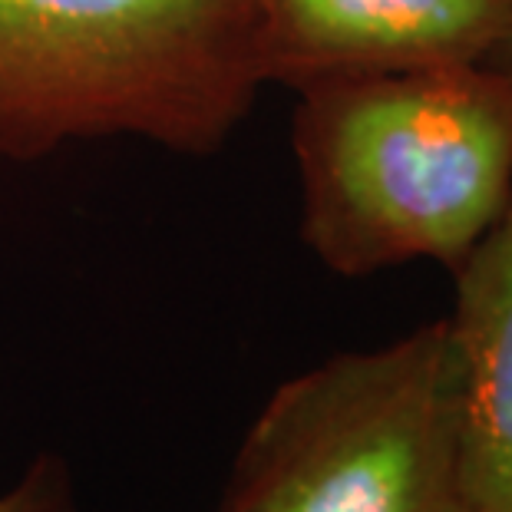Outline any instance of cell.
Returning <instances> with one entry per match:
<instances>
[{
    "label": "cell",
    "instance_id": "6da1fadb",
    "mask_svg": "<svg viewBox=\"0 0 512 512\" xmlns=\"http://www.w3.org/2000/svg\"><path fill=\"white\" fill-rule=\"evenodd\" d=\"M301 242L341 278L433 261L453 271L512 199V80L427 63L294 90Z\"/></svg>",
    "mask_w": 512,
    "mask_h": 512
},
{
    "label": "cell",
    "instance_id": "7a4b0ae2",
    "mask_svg": "<svg viewBox=\"0 0 512 512\" xmlns=\"http://www.w3.org/2000/svg\"><path fill=\"white\" fill-rule=\"evenodd\" d=\"M265 86L242 0H0V162L100 139L205 159Z\"/></svg>",
    "mask_w": 512,
    "mask_h": 512
},
{
    "label": "cell",
    "instance_id": "3957f363",
    "mask_svg": "<svg viewBox=\"0 0 512 512\" xmlns=\"http://www.w3.org/2000/svg\"><path fill=\"white\" fill-rule=\"evenodd\" d=\"M219 512H473L446 318L275 387Z\"/></svg>",
    "mask_w": 512,
    "mask_h": 512
},
{
    "label": "cell",
    "instance_id": "277c9868",
    "mask_svg": "<svg viewBox=\"0 0 512 512\" xmlns=\"http://www.w3.org/2000/svg\"><path fill=\"white\" fill-rule=\"evenodd\" d=\"M252 14L265 83L483 63L512 27V0H242Z\"/></svg>",
    "mask_w": 512,
    "mask_h": 512
},
{
    "label": "cell",
    "instance_id": "5b68a950",
    "mask_svg": "<svg viewBox=\"0 0 512 512\" xmlns=\"http://www.w3.org/2000/svg\"><path fill=\"white\" fill-rule=\"evenodd\" d=\"M446 314L473 512H512V199L460 268Z\"/></svg>",
    "mask_w": 512,
    "mask_h": 512
},
{
    "label": "cell",
    "instance_id": "8992f818",
    "mask_svg": "<svg viewBox=\"0 0 512 512\" xmlns=\"http://www.w3.org/2000/svg\"><path fill=\"white\" fill-rule=\"evenodd\" d=\"M0 512H80L76 479L57 453H40L7 493H0Z\"/></svg>",
    "mask_w": 512,
    "mask_h": 512
},
{
    "label": "cell",
    "instance_id": "52a82bcc",
    "mask_svg": "<svg viewBox=\"0 0 512 512\" xmlns=\"http://www.w3.org/2000/svg\"><path fill=\"white\" fill-rule=\"evenodd\" d=\"M483 63H489V67H496L499 73L509 76V80H512V27H509V34L496 43V50L489 53V57H486Z\"/></svg>",
    "mask_w": 512,
    "mask_h": 512
}]
</instances>
